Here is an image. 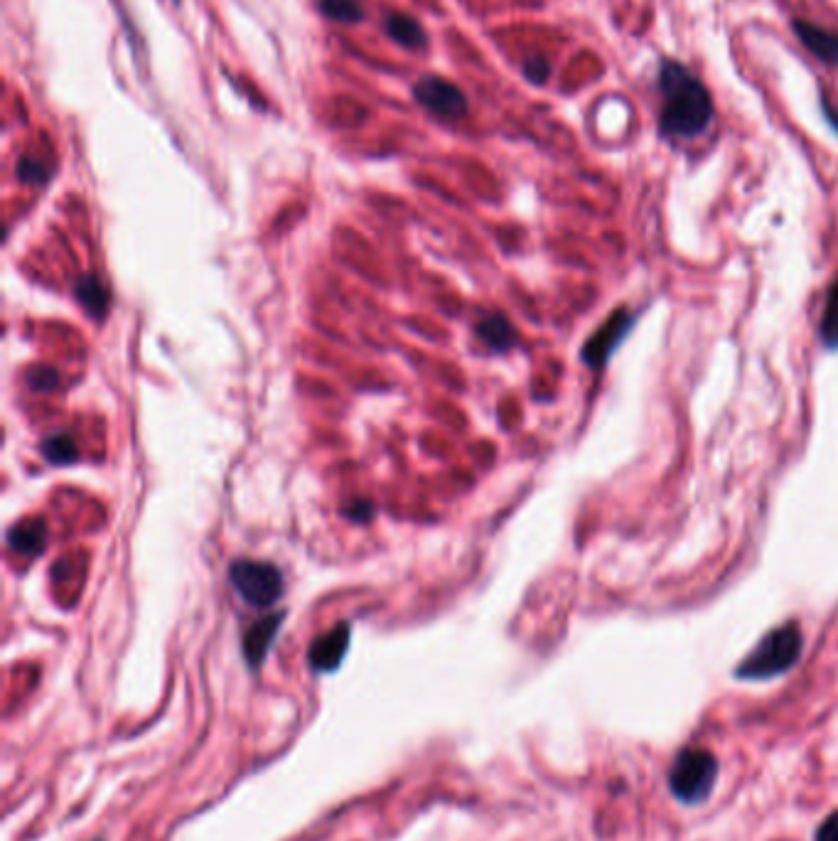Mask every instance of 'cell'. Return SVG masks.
Wrapping results in <instances>:
<instances>
[{"mask_svg":"<svg viewBox=\"0 0 838 841\" xmlns=\"http://www.w3.org/2000/svg\"><path fill=\"white\" fill-rule=\"evenodd\" d=\"M794 32L802 40V45L807 47L814 57H819L821 62L838 64V35L831 30H824L821 25L807 23V20H797L794 23Z\"/></svg>","mask_w":838,"mask_h":841,"instance_id":"obj_9","label":"cell"},{"mask_svg":"<svg viewBox=\"0 0 838 841\" xmlns=\"http://www.w3.org/2000/svg\"><path fill=\"white\" fill-rule=\"evenodd\" d=\"M413 96L421 106L440 119H460L467 111L465 94L453 82L440 77H423L413 87Z\"/></svg>","mask_w":838,"mask_h":841,"instance_id":"obj_6","label":"cell"},{"mask_svg":"<svg viewBox=\"0 0 838 841\" xmlns=\"http://www.w3.org/2000/svg\"><path fill=\"white\" fill-rule=\"evenodd\" d=\"M718 778V760L703 748H686L676 755L669 773V787L684 805H701L708 800Z\"/></svg>","mask_w":838,"mask_h":841,"instance_id":"obj_3","label":"cell"},{"mask_svg":"<svg viewBox=\"0 0 838 841\" xmlns=\"http://www.w3.org/2000/svg\"><path fill=\"white\" fill-rule=\"evenodd\" d=\"M283 623V613L278 615H266V618L256 620L244 635V657L251 667H259V664L266 660L268 650H271L273 640H276L278 628Z\"/></svg>","mask_w":838,"mask_h":841,"instance_id":"obj_8","label":"cell"},{"mask_svg":"<svg viewBox=\"0 0 838 841\" xmlns=\"http://www.w3.org/2000/svg\"><path fill=\"white\" fill-rule=\"evenodd\" d=\"M349 647V625L340 623L337 628L327 630L310 645L308 662L315 672H335L347 655Z\"/></svg>","mask_w":838,"mask_h":841,"instance_id":"obj_7","label":"cell"},{"mask_svg":"<svg viewBox=\"0 0 838 841\" xmlns=\"http://www.w3.org/2000/svg\"><path fill=\"white\" fill-rule=\"evenodd\" d=\"M816 841H838V812H831L816 829Z\"/></svg>","mask_w":838,"mask_h":841,"instance_id":"obj_19","label":"cell"},{"mask_svg":"<svg viewBox=\"0 0 838 841\" xmlns=\"http://www.w3.org/2000/svg\"><path fill=\"white\" fill-rule=\"evenodd\" d=\"M42 455H45L52 465H69L77 460L79 451L72 436H67V433H55V436H47L45 443H42Z\"/></svg>","mask_w":838,"mask_h":841,"instance_id":"obj_15","label":"cell"},{"mask_svg":"<svg viewBox=\"0 0 838 841\" xmlns=\"http://www.w3.org/2000/svg\"><path fill=\"white\" fill-rule=\"evenodd\" d=\"M477 335L494 352H507L517 345V332H514L504 315H490V318L480 320L477 323Z\"/></svg>","mask_w":838,"mask_h":841,"instance_id":"obj_13","label":"cell"},{"mask_svg":"<svg viewBox=\"0 0 838 841\" xmlns=\"http://www.w3.org/2000/svg\"><path fill=\"white\" fill-rule=\"evenodd\" d=\"M8 544L25 556L42 554L47 546V524L37 517L23 519L15 527H10Z\"/></svg>","mask_w":838,"mask_h":841,"instance_id":"obj_10","label":"cell"},{"mask_svg":"<svg viewBox=\"0 0 838 841\" xmlns=\"http://www.w3.org/2000/svg\"><path fill=\"white\" fill-rule=\"evenodd\" d=\"M50 165H45L37 158H23L18 163V178L23 182H30V185H40L50 178Z\"/></svg>","mask_w":838,"mask_h":841,"instance_id":"obj_17","label":"cell"},{"mask_svg":"<svg viewBox=\"0 0 838 841\" xmlns=\"http://www.w3.org/2000/svg\"><path fill=\"white\" fill-rule=\"evenodd\" d=\"M229 578H232L239 596L254 608H268L286 591L283 573L266 561H234L232 569H229Z\"/></svg>","mask_w":838,"mask_h":841,"instance_id":"obj_4","label":"cell"},{"mask_svg":"<svg viewBox=\"0 0 838 841\" xmlns=\"http://www.w3.org/2000/svg\"><path fill=\"white\" fill-rule=\"evenodd\" d=\"M635 318L637 315L630 313L627 308L615 310V313H612L610 318H607L605 323L600 325L593 335H590V340L585 342L583 362L593 369H603L607 360H610L612 352L617 350V345H620V342L627 337V332L632 330Z\"/></svg>","mask_w":838,"mask_h":841,"instance_id":"obj_5","label":"cell"},{"mask_svg":"<svg viewBox=\"0 0 838 841\" xmlns=\"http://www.w3.org/2000/svg\"><path fill=\"white\" fill-rule=\"evenodd\" d=\"M74 293H77L79 303L84 305V310H87L89 315H94V318H104L106 310H109V288L104 286V281L96 276H87L77 278V286H74Z\"/></svg>","mask_w":838,"mask_h":841,"instance_id":"obj_12","label":"cell"},{"mask_svg":"<svg viewBox=\"0 0 838 841\" xmlns=\"http://www.w3.org/2000/svg\"><path fill=\"white\" fill-rule=\"evenodd\" d=\"M374 507L369 505V502H354L352 507H345V514L349 519H354V522H367L369 517H372Z\"/></svg>","mask_w":838,"mask_h":841,"instance_id":"obj_20","label":"cell"},{"mask_svg":"<svg viewBox=\"0 0 838 841\" xmlns=\"http://www.w3.org/2000/svg\"><path fill=\"white\" fill-rule=\"evenodd\" d=\"M802 645V628L797 623H784L757 642L755 650L735 667V677L772 679L777 674L789 672L802 655Z\"/></svg>","mask_w":838,"mask_h":841,"instance_id":"obj_2","label":"cell"},{"mask_svg":"<svg viewBox=\"0 0 838 841\" xmlns=\"http://www.w3.org/2000/svg\"><path fill=\"white\" fill-rule=\"evenodd\" d=\"M659 91H662V114L659 128L664 136L696 138L711 126L713 101L703 82L684 64L662 62L659 69Z\"/></svg>","mask_w":838,"mask_h":841,"instance_id":"obj_1","label":"cell"},{"mask_svg":"<svg viewBox=\"0 0 838 841\" xmlns=\"http://www.w3.org/2000/svg\"><path fill=\"white\" fill-rule=\"evenodd\" d=\"M819 337L824 342V347L829 350H838V278L831 283L829 296H826L824 315H821L819 325Z\"/></svg>","mask_w":838,"mask_h":841,"instance_id":"obj_14","label":"cell"},{"mask_svg":"<svg viewBox=\"0 0 838 841\" xmlns=\"http://www.w3.org/2000/svg\"><path fill=\"white\" fill-rule=\"evenodd\" d=\"M524 74H526V79H529V82L544 84L551 74V64L546 62L544 57H531V60L524 64Z\"/></svg>","mask_w":838,"mask_h":841,"instance_id":"obj_18","label":"cell"},{"mask_svg":"<svg viewBox=\"0 0 838 841\" xmlns=\"http://www.w3.org/2000/svg\"><path fill=\"white\" fill-rule=\"evenodd\" d=\"M384 28L394 42H399L406 50H423L428 47V32L416 18H408L404 13L386 15Z\"/></svg>","mask_w":838,"mask_h":841,"instance_id":"obj_11","label":"cell"},{"mask_svg":"<svg viewBox=\"0 0 838 841\" xmlns=\"http://www.w3.org/2000/svg\"><path fill=\"white\" fill-rule=\"evenodd\" d=\"M320 10L325 18L337 23H362L364 8L359 0H320Z\"/></svg>","mask_w":838,"mask_h":841,"instance_id":"obj_16","label":"cell"}]
</instances>
